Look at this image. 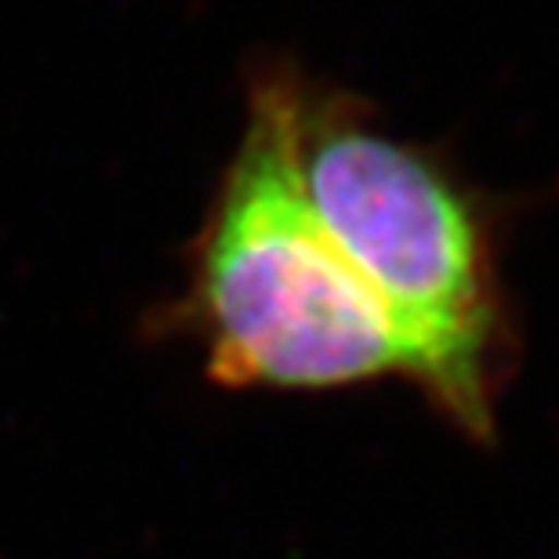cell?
Returning a JSON list of instances; mask_svg holds the SVG:
<instances>
[{
  "label": "cell",
  "instance_id": "cell-1",
  "mask_svg": "<svg viewBox=\"0 0 559 559\" xmlns=\"http://www.w3.org/2000/svg\"><path fill=\"white\" fill-rule=\"evenodd\" d=\"M251 109L273 128L309 215L407 338L418 385L457 429L487 440L506 306L490 229L462 178L295 70H265Z\"/></svg>",
  "mask_w": 559,
  "mask_h": 559
},
{
  "label": "cell",
  "instance_id": "cell-2",
  "mask_svg": "<svg viewBox=\"0 0 559 559\" xmlns=\"http://www.w3.org/2000/svg\"><path fill=\"white\" fill-rule=\"evenodd\" d=\"M186 320L233 389L418 385L407 338L309 215L254 109L197 237Z\"/></svg>",
  "mask_w": 559,
  "mask_h": 559
}]
</instances>
